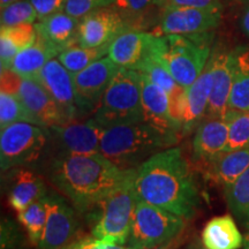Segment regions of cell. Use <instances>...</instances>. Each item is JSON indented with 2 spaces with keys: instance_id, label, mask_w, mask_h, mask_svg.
I'll use <instances>...</instances> for the list:
<instances>
[{
  "instance_id": "cell-22",
  "label": "cell",
  "mask_w": 249,
  "mask_h": 249,
  "mask_svg": "<svg viewBox=\"0 0 249 249\" xmlns=\"http://www.w3.org/2000/svg\"><path fill=\"white\" fill-rule=\"evenodd\" d=\"M204 167L208 178L227 188L249 167V148L223 151L209 163L204 164Z\"/></svg>"
},
{
  "instance_id": "cell-1",
  "label": "cell",
  "mask_w": 249,
  "mask_h": 249,
  "mask_svg": "<svg viewBox=\"0 0 249 249\" xmlns=\"http://www.w3.org/2000/svg\"><path fill=\"white\" fill-rule=\"evenodd\" d=\"M136 196L189 222L202 204L201 188L182 150L172 147L158 152L136 169Z\"/></svg>"
},
{
  "instance_id": "cell-21",
  "label": "cell",
  "mask_w": 249,
  "mask_h": 249,
  "mask_svg": "<svg viewBox=\"0 0 249 249\" xmlns=\"http://www.w3.org/2000/svg\"><path fill=\"white\" fill-rule=\"evenodd\" d=\"M37 34L62 52L79 43V18L71 17L65 11L35 23Z\"/></svg>"
},
{
  "instance_id": "cell-19",
  "label": "cell",
  "mask_w": 249,
  "mask_h": 249,
  "mask_svg": "<svg viewBox=\"0 0 249 249\" xmlns=\"http://www.w3.org/2000/svg\"><path fill=\"white\" fill-rule=\"evenodd\" d=\"M141 75V93L143 118L145 123L157 128L178 134L180 127L172 118L170 108V98L167 92L151 82L147 76Z\"/></svg>"
},
{
  "instance_id": "cell-42",
  "label": "cell",
  "mask_w": 249,
  "mask_h": 249,
  "mask_svg": "<svg viewBox=\"0 0 249 249\" xmlns=\"http://www.w3.org/2000/svg\"><path fill=\"white\" fill-rule=\"evenodd\" d=\"M240 24H241L242 31H244L246 35L249 37V2L244 9V13H242Z\"/></svg>"
},
{
  "instance_id": "cell-34",
  "label": "cell",
  "mask_w": 249,
  "mask_h": 249,
  "mask_svg": "<svg viewBox=\"0 0 249 249\" xmlns=\"http://www.w3.org/2000/svg\"><path fill=\"white\" fill-rule=\"evenodd\" d=\"M36 21V9L29 0H17L1 8V15H0L1 28L15 27L24 23H35Z\"/></svg>"
},
{
  "instance_id": "cell-46",
  "label": "cell",
  "mask_w": 249,
  "mask_h": 249,
  "mask_svg": "<svg viewBox=\"0 0 249 249\" xmlns=\"http://www.w3.org/2000/svg\"><path fill=\"white\" fill-rule=\"evenodd\" d=\"M194 249H205L203 245H200L197 241H194Z\"/></svg>"
},
{
  "instance_id": "cell-31",
  "label": "cell",
  "mask_w": 249,
  "mask_h": 249,
  "mask_svg": "<svg viewBox=\"0 0 249 249\" xmlns=\"http://www.w3.org/2000/svg\"><path fill=\"white\" fill-rule=\"evenodd\" d=\"M224 118L229 124V141L225 151L249 148V111L229 110Z\"/></svg>"
},
{
  "instance_id": "cell-35",
  "label": "cell",
  "mask_w": 249,
  "mask_h": 249,
  "mask_svg": "<svg viewBox=\"0 0 249 249\" xmlns=\"http://www.w3.org/2000/svg\"><path fill=\"white\" fill-rule=\"evenodd\" d=\"M116 2L117 0H67L65 12L81 20L96 9L110 7Z\"/></svg>"
},
{
  "instance_id": "cell-8",
  "label": "cell",
  "mask_w": 249,
  "mask_h": 249,
  "mask_svg": "<svg viewBox=\"0 0 249 249\" xmlns=\"http://www.w3.org/2000/svg\"><path fill=\"white\" fill-rule=\"evenodd\" d=\"M48 136L46 127L24 121L2 128L0 134V164L2 172L38 160L46 147Z\"/></svg>"
},
{
  "instance_id": "cell-45",
  "label": "cell",
  "mask_w": 249,
  "mask_h": 249,
  "mask_svg": "<svg viewBox=\"0 0 249 249\" xmlns=\"http://www.w3.org/2000/svg\"><path fill=\"white\" fill-rule=\"evenodd\" d=\"M244 248L245 249H249V233H247L244 239Z\"/></svg>"
},
{
  "instance_id": "cell-13",
  "label": "cell",
  "mask_w": 249,
  "mask_h": 249,
  "mask_svg": "<svg viewBox=\"0 0 249 249\" xmlns=\"http://www.w3.org/2000/svg\"><path fill=\"white\" fill-rule=\"evenodd\" d=\"M46 224L38 249H62L71 244L76 234L77 219L74 209L64 197L57 194H46Z\"/></svg>"
},
{
  "instance_id": "cell-4",
  "label": "cell",
  "mask_w": 249,
  "mask_h": 249,
  "mask_svg": "<svg viewBox=\"0 0 249 249\" xmlns=\"http://www.w3.org/2000/svg\"><path fill=\"white\" fill-rule=\"evenodd\" d=\"M213 33L200 35H155L151 48L180 86L189 87L207 66L213 52Z\"/></svg>"
},
{
  "instance_id": "cell-44",
  "label": "cell",
  "mask_w": 249,
  "mask_h": 249,
  "mask_svg": "<svg viewBox=\"0 0 249 249\" xmlns=\"http://www.w3.org/2000/svg\"><path fill=\"white\" fill-rule=\"evenodd\" d=\"M17 1V0H0V7H5V6H7L8 4H12V2Z\"/></svg>"
},
{
  "instance_id": "cell-40",
  "label": "cell",
  "mask_w": 249,
  "mask_h": 249,
  "mask_svg": "<svg viewBox=\"0 0 249 249\" xmlns=\"http://www.w3.org/2000/svg\"><path fill=\"white\" fill-rule=\"evenodd\" d=\"M187 239H188V234H187V232L185 231L180 235L177 236V238L172 239V240L165 242L163 245L156 246V247L151 249H180L183 244H186Z\"/></svg>"
},
{
  "instance_id": "cell-26",
  "label": "cell",
  "mask_w": 249,
  "mask_h": 249,
  "mask_svg": "<svg viewBox=\"0 0 249 249\" xmlns=\"http://www.w3.org/2000/svg\"><path fill=\"white\" fill-rule=\"evenodd\" d=\"M37 38L35 23L1 28L0 31V62L2 70H11L14 58Z\"/></svg>"
},
{
  "instance_id": "cell-41",
  "label": "cell",
  "mask_w": 249,
  "mask_h": 249,
  "mask_svg": "<svg viewBox=\"0 0 249 249\" xmlns=\"http://www.w3.org/2000/svg\"><path fill=\"white\" fill-rule=\"evenodd\" d=\"M77 249H105V241L97 238H86L77 241Z\"/></svg>"
},
{
  "instance_id": "cell-11",
  "label": "cell",
  "mask_w": 249,
  "mask_h": 249,
  "mask_svg": "<svg viewBox=\"0 0 249 249\" xmlns=\"http://www.w3.org/2000/svg\"><path fill=\"white\" fill-rule=\"evenodd\" d=\"M213 88V74L208 61L207 66L193 85L185 91L177 103L174 114L180 124V136H186L196 130L207 117L208 104Z\"/></svg>"
},
{
  "instance_id": "cell-12",
  "label": "cell",
  "mask_w": 249,
  "mask_h": 249,
  "mask_svg": "<svg viewBox=\"0 0 249 249\" xmlns=\"http://www.w3.org/2000/svg\"><path fill=\"white\" fill-rule=\"evenodd\" d=\"M49 134L57 144L58 154L90 155L99 152L102 127L93 118L80 123L79 120L48 127Z\"/></svg>"
},
{
  "instance_id": "cell-47",
  "label": "cell",
  "mask_w": 249,
  "mask_h": 249,
  "mask_svg": "<svg viewBox=\"0 0 249 249\" xmlns=\"http://www.w3.org/2000/svg\"><path fill=\"white\" fill-rule=\"evenodd\" d=\"M183 249H194V241L191 242V244H189L186 248H183Z\"/></svg>"
},
{
  "instance_id": "cell-38",
  "label": "cell",
  "mask_w": 249,
  "mask_h": 249,
  "mask_svg": "<svg viewBox=\"0 0 249 249\" xmlns=\"http://www.w3.org/2000/svg\"><path fill=\"white\" fill-rule=\"evenodd\" d=\"M23 77L12 70L1 71V92L18 95Z\"/></svg>"
},
{
  "instance_id": "cell-15",
  "label": "cell",
  "mask_w": 249,
  "mask_h": 249,
  "mask_svg": "<svg viewBox=\"0 0 249 249\" xmlns=\"http://www.w3.org/2000/svg\"><path fill=\"white\" fill-rule=\"evenodd\" d=\"M36 80L52 96L68 121L79 120L83 117L77 103L73 74L67 71L58 58L51 59L42 68Z\"/></svg>"
},
{
  "instance_id": "cell-7",
  "label": "cell",
  "mask_w": 249,
  "mask_h": 249,
  "mask_svg": "<svg viewBox=\"0 0 249 249\" xmlns=\"http://www.w3.org/2000/svg\"><path fill=\"white\" fill-rule=\"evenodd\" d=\"M134 177L114 189L98 204L101 214L92 227L93 238L111 244L127 245L136 204Z\"/></svg>"
},
{
  "instance_id": "cell-23",
  "label": "cell",
  "mask_w": 249,
  "mask_h": 249,
  "mask_svg": "<svg viewBox=\"0 0 249 249\" xmlns=\"http://www.w3.org/2000/svg\"><path fill=\"white\" fill-rule=\"evenodd\" d=\"M59 53L60 51L55 46L37 34L35 42L17 54L11 70L23 79H36L42 68Z\"/></svg>"
},
{
  "instance_id": "cell-25",
  "label": "cell",
  "mask_w": 249,
  "mask_h": 249,
  "mask_svg": "<svg viewBox=\"0 0 249 249\" xmlns=\"http://www.w3.org/2000/svg\"><path fill=\"white\" fill-rule=\"evenodd\" d=\"M45 183L29 170H18L9 192V204L18 213L46 195Z\"/></svg>"
},
{
  "instance_id": "cell-32",
  "label": "cell",
  "mask_w": 249,
  "mask_h": 249,
  "mask_svg": "<svg viewBox=\"0 0 249 249\" xmlns=\"http://www.w3.org/2000/svg\"><path fill=\"white\" fill-rule=\"evenodd\" d=\"M45 196L18 213V220L26 227L30 242L35 246L38 245L45 229L46 216H48Z\"/></svg>"
},
{
  "instance_id": "cell-17",
  "label": "cell",
  "mask_w": 249,
  "mask_h": 249,
  "mask_svg": "<svg viewBox=\"0 0 249 249\" xmlns=\"http://www.w3.org/2000/svg\"><path fill=\"white\" fill-rule=\"evenodd\" d=\"M27 110L43 127L68 123L60 107L36 79H23L18 93Z\"/></svg>"
},
{
  "instance_id": "cell-9",
  "label": "cell",
  "mask_w": 249,
  "mask_h": 249,
  "mask_svg": "<svg viewBox=\"0 0 249 249\" xmlns=\"http://www.w3.org/2000/svg\"><path fill=\"white\" fill-rule=\"evenodd\" d=\"M160 26L155 35H200L211 33L222 18V8H196L169 6L161 8Z\"/></svg>"
},
{
  "instance_id": "cell-36",
  "label": "cell",
  "mask_w": 249,
  "mask_h": 249,
  "mask_svg": "<svg viewBox=\"0 0 249 249\" xmlns=\"http://www.w3.org/2000/svg\"><path fill=\"white\" fill-rule=\"evenodd\" d=\"M36 9L37 21L51 17L59 12L65 11L67 0H29Z\"/></svg>"
},
{
  "instance_id": "cell-16",
  "label": "cell",
  "mask_w": 249,
  "mask_h": 249,
  "mask_svg": "<svg viewBox=\"0 0 249 249\" xmlns=\"http://www.w3.org/2000/svg\"><path fill=\"white\" fill-rule=\"evenodd\" d=\"M209 65L213 74V88L205 118H224L230 110L234 51L216 46L211 52Z\"/></svg>"
},
{
  "instance_id": "cell-5",
  "label": "cell",
  "mask_w": 249,
  "mask_h": 249,
  "mask_svg": "<svg viewBox=\"0 0 249 249\" xmlns=\"http://www.w3.org/2000/svg\"><path fill=\"white\" fill-rule=\"evenodd\" d=\"M92 118L104 128L144 121L139 71L119 67Z\"/></svg>"
},
{
  "instance_id": "cell-28",
  "label": "cell",
  "mask_w": 249,
  "mask_h": 249,
  "mask_svg": "<svg viewBox=\"0 0 249 249\" xmlns=\"http://www.w3.org/2000/svg\"><path fill=\"white\" fill-rule=\"evenodd\" d=\"M133 71H139V73L147 76L151 82H154L155 85H157L161 89L165 90L167 95H169V97L171 95H173L180 87V85H178L177 81L173 79V76L171 75L170 71L165 66L164 62L158 58V55L151 49V43L148 49L147 54L144 55V58L139 62L138 66L134 68Z\"/></svg>"
},
{
  "instance_id": "cell-27",
  "label": "cell",
  "mask_w": 249,
  "mask_h": 249,
  "mask_svg": "<svg viewBox=\"0 0 249 249\" xmlns=\"http://www.w3.org/2000/svg\"><path fill=\"white\" fill-rule=\"evenodd\" d=\"M234 51L233 80L229 107L235 111H249V48L239 46Z\"/></svg>"
},
{
  "instance_id": "cell-33",
  "label": "cell",
  "mask_w": 249,
  "mask_h": 249,
  "mask_svg": "<svg viewBox=\"0 0 249 249\" xmlns=\"http://www.w3.org/2000/svg\"><path fill=\"white\" fill-rule=\"evenodd\" d=\"M20 121L38 124L18 95L0 92V127L1 129Z\"/></svg>"
},
{
  "instance_id": "cell-20",
  "label": "cell",
  "mask_w": 249,
  "mask_h": 249,
  "mask_svg": "<svg viewBox=\"0 0 249 249\" xmlns=\"http://www.w3.org/2000/svg\"><path fill=\"white\" fill-rule=\"evenodd\" d=\"M154 33L129 29L120 34L108 46L107 57L117 66L134 70L147 54Z\"/></svg>"
},
{
  "instance_id": "cell-18",
  "label": "cell",
  "mask_w": 249,
  "mask_h": 249,
  "mask_svg": "<svg viewBox=\"0 0 249 249\" xmlns=\"http://www.w3.org/2000/svg\"><path fill=\"white\" fill-rule=\"evenodd\" d=\"M229 141V124L225 118H205L195 130L193 160L207 164L225 151Z\"/></svg>"
},
{
  "instance_id": "cell-2",
  "label": "cell",
  "mask_w": 249,
  "mask_h": 249,
  "mask_svg": "<svg viewBox=\"0 0 249 249\" xmlns=\"http://www.w3.org/2000/svg\"><path fill=\"white\" fill-rule=\"evenodd\" d=\"M136 170H121L101 152L58 154L51 161L49 180L79 213L96 208L114 189L132 179Z\"/></svg>"
},
{
  "instance_id": "cell-14",
  "label": "cell",
  "mask_w": 249,
  "mask_h": 249,
  "mask_svg": "<svg viewBox=\"0 0 249 249\" xmlns=\"http://www.w3.org/2000/svg\"><path fill=\"white\" fill-rule=\"evenodd\" d=\"M132 29L120 12L108 7L99 8L80 20L79 43L86 48L110 45L124 31Z\"/></svg>"
},
{
  "instance_id": "cell-37",
  "label": "cell",
  "mask_w": 249,
  "mask_h": 249,
  "mask_svg": "<svg viewBox=\"0 0 249 249\" xmlns=\"http://www.w3.org/2000/svg\"><path fill=\"white\" fill-rule=\"evenodd\" d=\"M161 8L169 6L196 8H222V0H157Z\"/></svg>"
},
{
  "instance_id": "cell-3",
  "label": "cell",
  "mask_w": 249,
  "mask_h": 249,
  "mask_svg": "<svg viewBox=\"0 0 249 249\" xmlns=\"http://www.w3.org/2000/svg\"><path fill=\"white\" fill-rule=\"evenodd\" d=\"M178 134L140 123L104 128L99 152L121 170H136L152 156L178 143Z\"/></svg>"
},
{
  "instance_id": "cell-30",
  "label": "cell",
  "mask_w": 249,
  "mask_h": 249,
  "mask_svg": "<svg viewBox=\"0 0 249 249\" xmlns=\"http://www.w3.org/2000/svg\"><path fill=\"white\" fill-rule=\"evenodd\" d=\"M229 209L249 230V167L236 181L225 188Z\"/></svg>"
},
{
  "instance_id": "cell-43",
  "label": "cell",
  "mask_w": 249,
  "mask_h": 249,
  "mask_svg": "<svg viewBox=\"0 0 249 249\" xmlns=\"http://www.w3.org/2000/svg\"><path fill=\"white\" fill-rule=\"evenodd\" d=\"M105 249H138L135 247H132V246L127 245H118V244H111V242L105 241Z\"/></svg>"
},
{
  "instance_id": "cell-24",
  "label": "cell",
  "mask_w": 249,
  "mask_h": 249,
  "mask_svg": "<svg viewBox=\"0 0 249 249\" xmlns=\"http://www.w3.org/2000/svg\"><path fill=\"white\" fill-rule=\"evenodd\" d=\"M201 240L205 249H239L244 245V238L230 214L209 220L202 232Z\"/></svg>"
},
{
  "instance_id": "cell-6",
  "label": "cell",
  "mask_w": 249,
  "mask_h": 249,
  "mask_svg": "<svg viewBox=\"0 0 249 249\" xmlns=\"http://www.w3.org/2000/svg\"><path fill=\"white\" fill-rule=\"evenodd\" d=\"M187 223L183 218L136 196L132 231L127 245L138 249H151L185 232Z\"/></svg>"
},
{
  "instance_id": "cell-39",
  "label": "cell",
  "mask_w": 249,
  "mask_h": 249,
  "mask_svg": "<svg viewBox=\"0 0 249 249\" xmlns=\"http://www.w3.org/2000/svg\"><path fill=\"white\" fill-rule=\"evenodd\" d=\"M157 0H117L116 4L127 14L135 17L147 11Z\"/></svg>"
},
{
  "instance_id": "cell-29",
  "label": "cell",
  "mask_w": 249,
  "mask_h": 249,
  "mask_svg": "<svg viewBox=\"0 0 249 249\" xmlns=\"http://www.w3.org/2000/svg\"><path fill=\"white\" fill-rule=\"evenodd\" d=\"M108 46L110 45L98 46V48H86V46L75 44L60 52L57 58L67 68L70 73L75 74L90 66L92 62L107 55Z\"/></svg>"
},
{
  "instance_id": "cell-10",
  "label": "cell",
  "mask_w": 249,
  "mask_h": 249,
  "mask_svg": "<svg viewBox=\"0 0 249 249\" xmlns=\"http://www.w3.org/2000/svg\"><path fill=\"white\" fill-rule=\"evenodd\" d=\"M118 70L119 66L108 57H104L73 74L77 103L83 116L96 111Z\"/></svg>"
}]
</instances>
